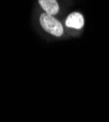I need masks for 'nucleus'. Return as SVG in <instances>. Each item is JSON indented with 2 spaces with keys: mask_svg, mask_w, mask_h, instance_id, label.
Here are the masks:
<instances>
[{
  "mask_svg": "<svg viewBox=\"0 0 109 122\" xmlns=\"http://www.w3.org/2000/svg\"><path fill=\"white\" fill-rule=\"evenodd\" d=\"M39 4H40V6L44 9V11L47 14L52 16L57 14L59 10V6L58 3L57 2V0H39Z\"/></svg>",
  "mask_w": 109,
  "mask_h": 122,
  "instance_id": "obj_3",
  "label": "nucleus"
},
{
  "mask_svg": "<svg viewBox=\"0 0 109 122\" xmlns=\"http://www.w3.org/2000/svg\"><path fill=\"white\" fill-rule=\"evenodd\" d=\"M65 25L68 27L80 29L84 25V18H83L82 14L78 13V12H73L67 16Z\"/></svg>",
  "mask_w": 109,
  "mask_h": 122,
  "instance_id": "obj_2",
  "label": "nucleus"
},
{
  "mask_svg": "<svg viewBox=\"0 0 109 122\" xmlns=\"http://www.w3.org/2000/svg\"><path fill=\"white\" fill-rule=\"evenodd\" d=\"M40 25L45 31L51 33L52 35L58 37L63 34V27L61 22H58L52 15L47 13L42 14L40 16Z\"/></svg>",
  "mask_w": 109,
  "mask_h": 122,
  "instance_id": "obj_1",
  "label": "nucleus"
}]
</instances>
